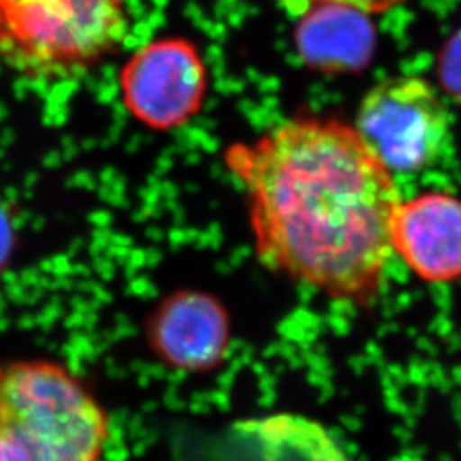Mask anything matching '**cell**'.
<instances>
[{
	"instance_id": "6da1fadb",
	"label": "cell",
	"mask_w": 461,
	"mask_h": 461,
	"mask_svg": "<svg viewBox=\"0 0 461 461\" xmlns=\"http://www.w3.org/2000/svg\"><path fill=\"white\" fill-rule=\"evenodd\" d=\"M267 270L339 301L371 304L392 262L395 175L352 123L297 115L224 149Z\"/></svg>"
},
{
	"instance_id": "7a4b0ae2",
	"label": "cell",
	"mask_w": 461,
	"mask_h": 461,
	"mask_svg": "<svg viewBox=\"0 0 461 461\" xmlns=\"http://www.w3.org/2000/svg\"><path fill=\"white\" fill-rule=\"evenodd\" d=\"M108 436L104 409L64 366L0 369V445L17 461H99Z\"/></svg>"
},
{
	"instance_id": "3957f363",
	"label": "cell",
	"mask_w": 461,
	"mask_h": 461,
	"mask_svg": "<svg viewBox=\"0 0 461 461\" xmlns=\"http://www.w3.org/2000/svg\"><path fill=\"white\" fill-rule=\"evenodd\" d=\"M129 0H0V60L33 81L87 74L122 47Z\"/></svg>"
},
{
	"instance_id": "277c9868",
	"label": "cell",
	"mask_w": 461,
	"mask_h": 461,
	"mask_svg": "<svg viewBox=\"0 0 461 461\" xmlns=\"http://www.w3.org/2000/svg\"><path fill=\"white\" fill-rule=\"evenodd\" d=\"M352 125L393 175L438 165L453 142V118L443 95L413 74L392 76L369 87Z\"/></svg>"
},
{
	"instance_id": "5b68a950",
	"label": "cell",
	"mask_w": 461,
	"mask_h": 461,
	"mask_svg": "<svg viewBox=\"0 0 461 461\" xmlns=\"http://www.w3.org/2000/svg\"><path fill=\"white\" fill-rule=\"evenodd\" d=\"M118 87L133 120L154 132H171L203 110L211 74L195 41L161 36L127 59L118 74Z\"/></svg>"
},
{
	"instance_id": "8992f818",
	"label": "cell",
	"mask_w": 461,
	"mask_h": 461,
	"mask_svg": "<svg viewBox=\"0 0 461 461\" xmlns=\"http://www.w3.org/2000/svg\"><path fill=\"white\" fill-rule=\"evenodd\" d=\"M392 249L419 279H461V197L424 192L402 198L392 222Z\"/></svg>"
},
{
	"instance_id": "52a82bcc",
	"label": "cell",
	"mask_w": 461,
	"mask_h": 461,
	"mask_svg": "<svg viewBox=\"0 0 461 461\" xmlns=\"http://www.w3.org/2000/svg\"><path fill=\"white\" fill-rule=\"evenodd\" d=\"M149 344L167 366L182 371H207L230 346V316L211 294L178 291L165 297L150 314Z\"/></svg>"
},
{
	"instance_id": "ba28073f",
	"label": "cell",
	"mask_w": 461,
	"mask_h": 461,
	"mask_svg": "<svg viewBox=\"0 0 461 461\" xmlns=\"http://www.w3.org/2000/svg\"><path fill=\"white\" fill-rule=\"evenodd\" d=\"M215 461H350L320 422L297 413H272L230 424Z\"/></svg>"
},
{
	"instance_id": "9c48e42d",
	"label": "cell",
	"mask_w": 461,
	"mask_h": 461,
	"mask_svg": "<svg viewBox=\"0 0 461 461\" xmlns=\"http://www.w3.org/2000/svg\"><path fill=\"white\" fill-rule=\"evenodd\" d=\"M371 16L342 5H323L297 19L301 59L323 72H348L366 66L375 50Z\"/></svg>"
},
{
	"instance_id": "30bf717a",
	"label": "cell",
	"mask_w": 461,
	"mask_h": 461,
	"mask_svg": "<svg viewBox=\"0 0 461 461\" xmlns=\"http://www.w3.org/2000/svg\"><path fill=\"white\" fill-rule=\"evenodd\" d=\"M276 2L289 16L299 19L306 13L323 5H342L348 9H356L367 16H375V14L390 13L411 0H276Z\"/></svg>"
},
{
	"instance_id": "8fae6325",
	"label": "cell",
	"mask_w": 461,
	"mask_h": 461,
	"mask_svg": "<svg viewBox=\"0 0 461 461\" xmlns=\"http://www.w3.org/2000/svg\"><path fill=\"white\" fill-rule=\"evenodd\" d=\"M436 70L447 95L461 103V32L447 40Z\"/></svg>"
},
{
	"instance_id": "7c38bea8",
	"label": "cell",
	"mask_w": 461,
	"mask_h": 461,
	"mask_svg": "<svg viewBox=\"0 0 461 461\" xmlns=\"http://www.w3.org/2000/svg\"><path fill=\"white\" fill-rule=\"evenodd\" d=\"M0 461H17L4 446L0 445Z\"/></svg>"
}]
</instances>
